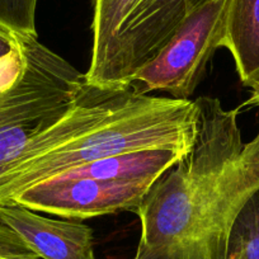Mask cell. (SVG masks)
<instances>
[{
	"instance_id": "obj_12",
	"label": "cell",
	"mask_w": 259,
	"mask_h": 259,
	"mask_svg": "<svg viewBox=\"0 0 259 259\" xmlns=\"http://www.w3.org/2000/svg\"><path fill=\"white\" fill-rule=\"evenodd\" d=\"M0 258L39 259V256L22 240L18 234L0 223Z\"/></svg>"
},
{
	"instance_id": "obj_6",
	"label": "cell",
	"mask_w": 259,
	"mask_h": 259,
	"mask_svg": "<svg viewBox=\"0 0 259 259\" xmlns=\"http://www.w3.org/2000/svg\"><path fill=\"white\" fill-rule=\"evenodd\" d=\"M210 0H138L124 19L98 85L126 87L193 12Z\"/></svg>"
},
{
	"instance_id": "obj_2",
	"label": "cell",
	"mask_w": 259,
	"mask_h": 259,
	"mask_svg": "<svg viewBox=\"0 0 259 259\" xmlns=\"http://www.w3.org/2000/svg\"><path fill=\"white\" fill-rule=\"evenodd\" d=\"M194 101L134 96L104 121L0 176V205L29 186L74 166L127 151L189 149L196 135Z\"/></svg>"
},
{
	"instance_id": "obj_14",
	"label": "cell",
	"mask_w": 259,
	"mask_h": 259,
	"mask_svg": "<svg viewBox=\"0 0 259 259\" xmlns=\"http://www.w3.org/2000/svg\"><path fill=\"white\" fill-rule=\"evenodd\" d=\"M241 107H259V85L253 89V93H251L250 98Z\"/></svg>"
},
{
	"instance_id": "obj_13",
	"label": "cell",
	"mask_w": 259,
	"mask_h": 259,
	"mask_svg": "<svg viewBox=\"0 0 259 259\" xmlns=\"http://www.w3.org/2000/svg\"><path fill=\"white\" fill-rule=\"evenodd\" d=\"M18 57V33L0 26V79L13 68Z\"/></svg>"
},
{
	"instance_id": "obj_3",
	"label": "cell",
	"mask_w": 259,
	"mask_h": 259,
	"mask_svg": "<svg viewBox=\"0 0 259 259\" xmlns=\"http://www.w3.org/2000/svg\"><path fill=\"white\" fill-rule=\"evenodd\" d=\"M19 57L0 79V176L75 104L84 74L37 34H19Z\"/></svg>"
},
{
	"instance_id": "obj_1",
	"label": "cell",
	"mask_w": 259,
	"mask_h": 259,
	"mask_svg": "<svg viewBox=\"0 0 259 259\" xmlns=\"http://www.w3.org/2000/svg\"><path fill=\"white\" fill-rule=\"evenodd\" d=\"M188 153L153 183L134 212L141 236L134 259H228L234 219L259 187V131L243 144L240 108L200 97Z\"/></svg>"
},
{
	"instance_id": "obj_7",
	"label": "cell",
	"mask_w": 259,
	"mask_h": 259,
	"mask_svg": "<svg viewBox=\"0 0 259 259\" xmlns=\"http://www.w3.org/2000/svg\"><path fill=\"white\" fill-rule=\"evenodd\" d=\"M3 223L44 259H96L93 231L74 219H54L38 215L17 203L0 205Z\"/></svg>"
},
{
	"instance_id": "obj_5",
	"label": "cell",
	"mask_w": 259,
	"mask_h": 259,
	"mask_svg": "<svg viewBox=\"0 0 259 259\" xmlns=\"http://www.w3.org/2000/svg\"><path fill=\"white\" fill-rule=\"evenodd\" d=\"M154 182L51 177L16 194L8 203L62 219H84L135 211Z\"/></svg>"
},
{
	"instance_id": "obj_4",
	"label": "cell",
	"mask_w": 259,
	"mask_h": 259,
	"mask_svg": "<svg viewBox=\"0 0 259 259\" xmlns=\"http://www.w3.org/2000/svg\"><path fill=\"white\" fill-rule=\"evenodd\" d=\"M229 3L210 0L193 12L155 56L128 79V91L135 96L164 92L174 99L189 101L215 51L223 47Z\"/></svg>"
},
{
	"instance_id": "obj_15",
	"label": "cell",
	"mask_w": 259,
	"mask_h": 259,
	"mask_svg": "<svg viewBox=\"0 0 259 259\" xmlns=\"http://www.w3.org/2000/svg\"><path fill=\"white\" fill-rule=\"evenodd\" d=\"M0 259H4V258H0Z\"/></svg>"
},
{
	"instance_id": "obj_8",
	"label": "cell",
	"mask_w": 259,
	"mask_h": 259,
	"mask_svg": "<svg viewBox=\"0 0 259 259\" xmlns=\"http://www.w3.org/2000/svg\"><path fill=\"white\" fill-rule=\"evenodd\" d=\"M223 47L235 61L241 83L259 85V0H230Z\"/></svg>"
},
{
	"instance_id": "obj_9",
	"label": "cell",
	"mask_w": 259,
	"mask_h": 259,
	"mask_svg": "<svg viewBox=\"0 0 259 259\" xmlns=\"http://www.w3.org/2000/svg\"><path fill=\"white\" fill-rule=\"evenodd\" d=\"M136 2L138 0H93V50L91 65L84 74L87 83L94 85L99 84L108 64L117 33Z\"/></svg>"
},
{
	"instance_id": "obj_11",
	"label": "cell",
	"mask_w": 259,
	"mask_h": 259,
	"mask_svg": "<svg viewBox=\"0 0 259 259\" xmlns=\"http://www.w3.org/2000/svg\"><path fill=\"white\" fill-rule=\"evenodd\" d=\"M37 0H0V26L19 34H37Z\"/></svg>"
},
{
	"instance_id": "obj_10",
	"label": "cell",
	"mask_w": 259,
	"mask_h": 259,
	"mask_svg": "<svg viewBox=\"0 0 259 259\" xmlns=\"http://www.w3.org/2000/svg\"><path fill=\"white\" fill-rule=\"evenodd\" d=\"M228 259H259V187L234 219L229 233Z\"/></svg>"
}]
</instances>
